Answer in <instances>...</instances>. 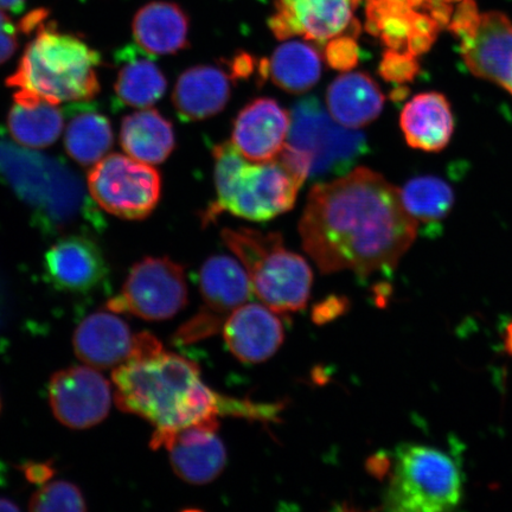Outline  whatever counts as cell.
Returning <instances> with one entry per match:
<instances>
[{
  "instance_id": "277c9868",
  "label": "cell",
  "mask_w": 512,
  "mask_h": 512,
  "mask_svg": "<svg viewBox=\"0 0 512 512\" xmlns=\"http://www.w3.org/2000/svg\"><path fill=\"white\" fill-rule=\"evenodd\" d=\"M47 17V11L38 10L23 19L21 30L35 32V37L6 86L55 105L92 100L100 92L99 51L79 36L57 29L55 23H46Z\"/></svg>"
},
{
  "instance_id": "30bf717a",
  "label": "cell",
  "mask_w": 512,
  "mask_h": 512,
  "mask_svg": "<svg viewBox=\"0 0 512 512\" xmlns=\"http://www.w3.org/2000/svg\"><path fill=\"white\" fill-rule=\"evenodd\" d=\"M188 304V285L182 265L169 258H145L131 268L117 296L106 309L149 322L174 318Z\"/></svg>"
},
{
  "instance_id": "7402d4cb",
  "label": "cell",
  "mask_w": 512,
  "mask_h": 512,
  "mask_svg": "<svg viewBox=\"0 0 512 512\" xmlns=\"http://www.w3.org/2000/svg\"><path fill=\"white\" fill-rule=\"evenodd\" d=\"M384 95L366 73L345 72L326 92V108L338 124L358 130L380 117Z\"/></svg>"
},
{
  "instance_id": "d4e9b609",
  "label": "cell",
  "mask_w": 512,
  "mask_h": 512,
  "mask_svg": "<svg viewBox=\"0 0 512 512\" xmlns=\"http://www.w3.org/2000/svg\"><path fill=\"white\" fill-rule=\"evenodd\" d=\"M120 144L128 156L139 162L162 164L175 150L174 126L158 111L144 108L124 118Z\"/></svg>"
},
{
  "instance_id": "484cf974",
  "label": "cell",
  "mask_w": 512,
  "mask_h": 512,
  "mask_svg": "<svg viewBox=\"0 0 512 512\" xmlns=\"http://www.w3.org/2000/svg\"><path fill=\"white\" fill-rule=\"evenodd\" d=\"M262 76H270L275 86L291 94H303L317 85L322 75V59L316 48L300 41H288L260 64Z\"/></svg>"
},
{
  "instance_id": "cb8c5ba5",
  "label": "cell",
  "mask_w": 512,
  "mask_h": 512,
  "mask_svg": "<svg viewBox=\"0 0 512 512\" xmlns=\"http://www.w3.org/2000/svg\"><path fill=\"white\" fill-rule=\"evenodd\" d=\"M8 115L12 139L28 149H46L61 136L64 118L59 105L27 91H16Z\"/></svg>"
},
{
  "instance_id": "f1b7e54d",
  "label": "cell",
  "mask_w": 512,
  "mask_h": 512,
  "mask_svg": "<svg viewBox=\"0 0 512 512\" xmlns=\"http://www.w3.org/2000/svg\"><path fill=\"white\" fill-rule=\"evenodd\" d=\"M400 195L407 213L416 222L444 220L454 203V192L450 184L434 176L411 179L400 189Z\"/></svg>"
},
{
  "instance_id": "d6a6232c",
  "label": "cell",
  "mask_w": 512,
  "mask_h": 512,
  "mask_svg": "<svg viewBox=\"0 0 512 512\" xmlns=\"http://www.w3.org/2000/svg\"><path fill=\"white\" fill-rule=\"evenodd\" d=\"M18 31L11 18L0 10V64L9 61L18 49Z\"/></svg>"
},
{
  "instance_id": "d590c367",
  "label": "cell",
  "mask_w": 512,
  "mask_h": 512,
  "mask_svg": "<svg viewBox=\"0 0 512 512\" xmlns=\"http://www.w3.org/2000/svg\"><path fill=\"white\" fill-rule=\"evenodd\" d=\"M25 3H27V0H0V10L18 14L24 9Z\"/></svg>"
},
{
  "instance_id": "52a82bcc",
  "label": "cell",
  "mask_w": 512,
  "mask_h": 512,
  "mask_svg": "<svg viewBox=\"0 0 512 512\" xmlns=\"http://www.w3.org/2000/svg\"><path fill=\"white\" fill-rule=\"evenodd\" d=\"M462 473L454 460L431 446L407 444L396 450L383 508L399 512H440L458 507Z\"/></svg>"
},
{
  "instance_id": "8fae6325",
  "label": "cell",
  "mask_w": 512,
  "mask_h": 512,
  "mask_svg": "<svg viewBox=\"0 0 512 512\" xmlns=\"http://www.w3.org/2000/svg\"><path fill=\"white\" fill-rule=\"evenodd\" d=\"M203 305L196 315L178 329L177 344L203 341L222 331L232 313L251 299L253 290L239 260L227 255L211 256L200 271Z\"/></svg>"
},
{
  "instance_id": "9a60e30c",
  "label": "cell",
  "mask_w": 512,
  "mask_h": 512,
  "mask_svg": "<svg viewBox=\"0 0 512 512\" xmlns=\"http://www.w3.org/2000/svg\"><path fill=\"white\" fill-rule=\"evenodd\" d=\"M358 0H277L270 25L279 40L300 36L325 44L354 24Z\"/></svg>"
},
{
  "instance_id": "5b68a950",
  "label": "cell",
  "mask_w": 512,
  "mask_h": 512,
  "mask_svg": "<svg viewBox=\"0 0 512 512\" xmlns=\"http://www.w3.org/2000/svg\"><path fill=\"white\" fill-rule=\"evenodd\" d=\"M0 177L27 204L38 228L47 234H62L83 226L99 229L94 210L78 176L55 158L0 143Z\"/></svg>"
},
{
  "instance_id": "9c48e42d",
  "label": "cell",
  "mask_w": 512,
  "mask_h": 512,
  "mask_svg": "<svg viewBox=\"0 0 512 512\" xmlns=\"http://www.w3.org/2000/svg\"><path fill=\"white\" fill-rule=\"evenodd\" d=\"M89 195L96 206L124 220H144L156 209L162 194V178L150 164L130 156L102 158L89 171Z\"/></svg>"
},
{
  "instance_id": "7a4b0ae2",
  "label": "cell",
  "mask_w": 512,
  "mask_h": 512,
  "mask_svg": "<svg viewBox=\"0 0 512 512\" xmlns=\"http://www.w3.org/2000/svg\"><path fill=\"white\" fill-rule=\"evenodd\" d=\"M115 405L121 412L140 416L155 427L153 450L185 427L235 416L275 421L281 409L273 403L227 398L202 380L197 364L163 349L132 357L113 369Z\"/></svg>"
},
{
  "instance_id": "83f0119b",
  "label": "cell",
  "mask_w": 512,
  "mask_h": 512,
  "mask_svg": "<svg viewBox=\"0 0 512 512\" xmlns=\"http://www.w3.org/2000/svg\"><path fill=\"white\" fill-rule=\"evenodd\" d=\"M112 125L105 115L83 112L69 121L64 146L70 158L82 166L95 165L112 149Z\"/></svg>"
},
{
  "instance_id": "ac0fdd59",
  "label": "cell",
  "mask_w": 512,
  "mask_h": 512,
  "mask_svg": "<svg viewBox=\"0 0 512 512\" xmlns=\"http://www.w3.org/2000/svg\"><path fill=\"white\" fill-rule=\"evenodd\" d=\"M224 342L242 363L270 360L284 343L285 330L277 312L261 304H243L223 325Z\"/></svg>"
},
{
  "instance_id": "74e56055",
  "label": "cell",
  "mask_w": 512,
  "mask_h": 512,
  "mask_svg": "<svg viewBox=\"0 0 512 512\" xmlns=\"http://www.w3.org/2000/svg\"><path fill=\"white\" fill-rule=\"evenodd\" d=\"M0 409H2V400H0Z\"/></svg>"
},
{
  "instance_id": "ba28073f",
  "label": "cell",
  "mask_w": 512,
  "mask_h": 512,
  "mask_svg": "<svg viewBox=\"0 0 512 512\" xmlns=\"http://www.w3.org/2000/svg\"><path fill=\"white\" fill-rule=\"evenodd\" d=\"M288 145L311 157L310 177L344 176L368 151L362 133L338 124L315 96L292 108Z\"/></svg>"
},
{
  "instance_id": "2e32d148",
  "label": "cell",
  "mask_w": 512,
  "mask_h": 512,
  "mask_svg": "<svg viewBox=\"0 0 512 512\" xmlns=\"http://www.w3.org/2000/svg\"><path fill=\"white\" fill-rule=\"evenodd\" d=\"M219 420L183 428L165 441L170 463L185 483L204 485L214 482L227 465V450L217 435Z\"/></svg>"
},
{
  "instance_id": "d6986e66",
  "label": "cell",
  "mask_w": 512,
  "mask_h": 512,
  "mask_svg": "<svg viewBox=\"0 0 512 512\" xmlns=\"http://www.w3.org/2000/svg\"><path fill=\"white\" fill-rule=\"evenodd\" d=\"M138 334L118 313L101 310L82 320L75 330L76 356L95 369L117 368L136 352Z\"/></svg>"
},
{
  "instance_id": "836d02e7",
  "label": "cell",
  "mask_w": 512,
  "mask_h": 512,
  "mask_svg": "<svg viewBox=\"0 0 512 512\" xmlns=\"http://www.w3.org/2000/svg\"><path fill=\"white\" fill-rule=\"evenodd\" d=\"M25 478L29 480L31 484L44 485L50 482L53 478L55 469L53 464L49 462H29L21 467Z\"/></svg>"
},
{
  "instance_id": "4dcf8cb0",
  "label": "cell",
  "mask_w": 512,
  "mask_h": 512,
  "mask_svg": "<svg viewBox=\"0 0 512 512\" xmlns=\"http://www.w3.org/2000/svg\"><path fill=\"white\" fill-rule=\"evenodd\" d=\"M419 73L416 56L408 51L388 49L380 63V74L384 80L394 83L412 81Z\"/></svg>"
},
{
  "instance_id": "4fadbf2b",
  "label": "cell",
  "mask_w": 512,
  "mask_h": 512,
  "mask_svg": "<svg viewBox=\"0 0 512 512\" xmlns=\"http://www.w3.org/2000/svg\"><path fill=\"white\" fill-rule=\"evenodd\" d=\"M48 393L55 418L72 430L99 425L111 411V383L93 367L74 366L56 371L50 377Z\"/></svg>"
},
{
  "instance_id": "8d00e7d4",
  "label": "cell",
  "mask_w": 512,
  "mask_h": 512,
  "mask_svg": "<svg viewBox=\"0 0 512 512\" xmlns=\"http://www.w3.org/2000/svg\"><path fill=\"white\" fill-rule=\"evenodd\" d=\"M19 507L9 498L0 497V511H18Z\"/></svg>"
},
{
  "instance_id": "f546056e",
  "label": "cell",
  "mask_w": 512,
  "mask_h": 512,
  "mask_svg": "<svg viewBox=\"0 0 512 512\" xmlns=\"http://www.w3.org/2000/svg\"><path fill=\"white\" fill-rule=\"evenodd\" d=\"M30 511H86L87 503L78 485L57 480L41 486L29 502Z\"/></svg>"
},
{
  "instance_id": "1f68e13d",
  "label": "cell",
  "mask_w": 512,
  "mask_h": 512,
  "mask_svg": "<svg viewBox=\"0 0 512 512\" xmlns=\"http://www.w3.org/2000/svg\"><path fill=\"white\" fill-rule=\"evenodd\" d=\"M360 56V48L354 36L341 35L325 43V61L339 72L345 73L355 68L360 61Z\"/></svg>"
},
{
  "instance_id": "e575fe53",
  "label": "cell",
  "mask_w": 512,
  "mask_h": 512,
  "mask_svg": "<svg viewBox=\"0 0 512 512\" xmlns=\"http://www.w3.org/2000/svg\"><path fill=\"white\" fill-rule=\"evenodd\" d=\"M254 66V60L251 56L247 54L236 56L232 64H230L232 78H247V76L253 73Z\"/></svg>"
},
{
  "instance_id": "6da1fadb",
  "label": "cell",
  "mask_w": 512,
  "mask_h": 512,
  "mask_svg": "<svg viewBox=\"0 0 512 512\" xmlns=\"http://www.w3.org/2000/svg\"><path fill=\"white\" fill-rule=\"evenodd\" d=\"M416 232L400 189L367 168L315 185L299 222L305 252L320 272L351 271L361 278L392 272Z\"/></svg>"
},
{
  "instance_id": "5bb4252c",
  "label": "cell",
  "mask_w": 512,
  "mask_h": 512,
  "mask_svg": "<svg viewBox=\"0 0 512 512\" xmlns=\"http://www.w3.org/2000/svg\"><path fill=\"white\" fill-rule=\"evenodd\" d=\"M43 272L55 290L87 294L105 284L110 270L98 243L83 234H70L44 254Z\"/></svg>"
},
{
  "instance_id": "44dd1931",
  "label": "cell",
  "mask_w": 512,
  "mask_h": 512,
  "mask_svg": "<svg viewBox=\"0 0 512 512\" xmlns=\"http://www.w3.org/2000/svg\"><path fill=\"white\" fill-rule=\"evenodd\" d=\"M400 126L407 144L413 149L424 152L444 150L454 132L450 102L438 92L415 95L403 107Z\"/></svg>"
},
{
  "instance_id": "8992f818",
  "label": "cell",
  "mask_w": 512,
  "mask_h": 512,
  "mask_svg": "<svg viewBox=\"0 0 512 512\" xmlns=\"http://www.w3.org/2000/svg\"><path fill=\"white\" fill-rule=\"evenodd\" d=\"M222 239L245 268L252 290L277 313L305 309L313 273L303 256L288 251L283 236L253 229H224Z\"/></svg>"
},
{
  "instance_id": "7c38bea8",
  "label": "cell",
  "mask_w": 512,
  "mask_h": 512,
  "mask_svg": "<svg viewBox=\"0 0 512 512\" xmlns=\"http://www.w3.org/2000/svg\"><path fill=\"white\" fill-rule=\"evenodd\" d=\"M467 69L512 95V21L499 11L470 12L456 28Z\"/></svg>"
},
{
  "instance_id": "4316f807",
  "label": "cell",
  "mask_w": 512,
  "mask_h": 512,
  "mask_svg": "<svg viewBox=\"0 0 512 512\" xmlns=\"http://www.w3.org/2000/svg\"><path fill=\"white\" fill-rule=\"evenodd\" d=\"M118 57L121 63L114 91L121 104L140 110L157 104L168 88V81L155 61L131 48H125Z\"/></svg>"
},
{
  "instance_id": "ffe728a7",
  "label": "cell",
  "mask_w": 512,
  "mask_h": 512,
  "mask_svg": "<svg viewBox=\"0 0 512 512\" xmlns=\"http://www.w3.org/2000/svg\"><path fill=\"white\" fill-rule=\"evenodd\" d=\"M232 94V75L220 67L196 66L179 76L172 102L184 121L206 120L221 113Z\"/></svg>"
},
{
  "instance_id": "603a6c76",
  "label": "cell",
  "mask_w": 512,
  "mask_h": 512,
  "mask_svg": "<svg viewBox=\"0 0 512 512\" xmlns=\"http://www.w3.org/2000/svg\"><path fill=\"white\" fill-rule=\"evenodd\" d=\"M132 31L138 46L151 56L176 54L189 47V18L175 3L146 4L134 16Z\"/></svg>"
},
{
  "instance_id": "3957f363",
  "label": "cell",
  "mask_w": 512,
  "mask_h": 512,
  "mask_svg": "<svg viewBox=\"0 0 512 512\" xmlns=\"http://www.w3.org/2000/svg\"><path fill=\"white\" fill-rule=\"evenodd\" d=\"M214 177L216 198L203 215V224L222 213L265 222L291 210L298 192L310 177L311 157L286 143L277 157L254 163L232 142L216 145Z\"/></svg>"
},
{
  "instance_id": "e0dca14e",
  "label": "cell",
  "mask_w": 512,
  "mask_h": 512,
  "mask_svg": "<svg viewBox=\"0 0 512 512\" xmlns=\"http://www.w3.org/2000/svg\"><path fill=\"white\" fill-rule=\"evenodd\" d=\"M290 125L291 114L278 101L256 99L236 117L232 144L251 162H270L284 149Z\"/></svg>"
}]
</instances>
